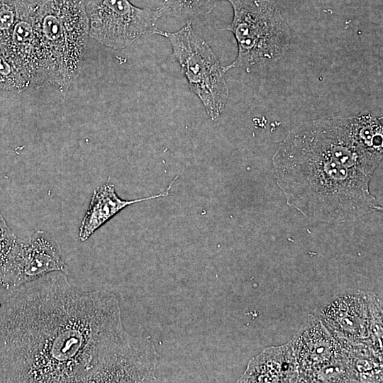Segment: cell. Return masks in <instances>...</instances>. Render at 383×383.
I'll return each instance as SVG.
<instances>
[{
	"label": "cell",
	"mask_w": 383,
	"mask_h": 383,
	"mask_svg": "<svg viewBox=\"0 0 383 383\" xmlns=\"http://www.w3.org/2000/svg\"><path fill=\"white\" fill-rule=\"evenodd\" d=\"M152 33L170 41L172 55L189 89L201 100L209 118L217 119L227 104L229 89L223 67L209 45L194 31L191 21L179 30L168 32L156 27Z\"/></svg>",
	"instance_id": "obj_5"
},
{
	"label": "cell",
	"mask_w": 383,
	"mask_h": 383,
	"mask_svg": "<svg viewBox=\"0 0 383 383\" xmlns=\"http://www.w3.org/2000/svg\"><path fill=\"white\" fill-rule=\"evenodd\" d=\"M17 239L0 213V266L6 260Z\"/></svg>",
	"instance_id": "obj_17"
},
{
	"label": "cell",
	"mask_w": 383,
	"mask_h": 383,
	"mask_svg": "<svg viewBox=\"0 0 383 383\" xmlns=\"http://www.w3.org/2000/svg\"><path fill=\"white\" fill-rule=\"evenodd\" d=\"M13 289L6 284L0 277V307Z\"/></svg>",
	"instance_id": "obj_18"
},
{
	"label": "cell",
	"mask_w": 383,
	"mask_h": 383,
	"mask_svg": "<svg viewBox=\"0 0 383 383\" xmlns=\"http://www.w3.org/2000/svg\"><path fill=\"white\" fill-rule=\"evenodd\" d=\"M89 36L113 49H123L152 33L161 18L157 9L140 8L129 0H84Z\"/></svg>",
	"instance_id": "obj_7"
},
{
	"label": "cell",
	"mask_w": 383,
	"mask_h": 383,
	"mask_svg": "<svg viewBox=\"0 0 383 383\" xmlns=\"http://www.w3.org/2000/svg\"><path fill=\"white\" fill-rule=\"evenodd\" d=\"M233 7L231 23L225 28L237 42L235 60L223 67L250 72L254 67L278 60L289 50L290 28L277 4L272 0H227Z\"/></svg>",
	"instance_id": "obj_4"
},
{
	"label": "cell",
	"mask_w": 383,
	"mask_h": 383,
	"mask_svg": "<svg viewBox=\"0 0 383 383\" xmlns=\"http://www.w3.org/2000/svg\"><path fill=\"white\" fill-rule=\"evenodd\" d=\"M383 130L369 112L309 121L272 157L288 205L313 221L351 222L382 210L370 181L383 155Z\"/></svg>",
	"instance_id": "obj_2"
},
{
	"label": "cell",
	"mask_w": 383,
	"mask_h": 383,
	"mask_svg": "<svg viewBox=\"0 0 383 383\" xmlns=\"http://www.w3.org/2000/svg\"><path fill=\"white\" fill-rule=\"evenodd\" d=\"M54 272L67 274V266L59 243L44 231H38L23 240L17 239L0 266L1 278L12 289Z\"/></svg>",
	"instance_id": "obj_8"
},
{
	"label": "cell",
	"mask_w": 383,
	"mask_h": 383,
	"mask_svg": "<svg viewBox=\"0 0 383 383\" xmlns=\"http://www.w3.org/2000/svg\"><path fill=\"white\" fill-rule=\"evenodd\" d=\"M36 87L55 85L53 72L39 36L33 2H28L0 51Z\"/></svg>",
	"instance_id": "obj_10"
},
{
	"label": "cell",
	"mask_w": 383,
	"mask_h": 383,
	"mask_svg": "<svg viewBox=\"0 0 383 383\" xmlns=\"http://www.w3.org/2000/svg\"><path fill=\"white\" fill-rule=\"evenodd\" d=\"M30 85L29 79L0 52V90L21 93Z\"/></svg>",
	"instance_id": "obj_15"
},
{
	"label": "cell",
	"mask_w": 383,
	"mask_h": 383,
	"mask_svg": "<svg viewBox=\"0 0 383 383\" xmlns=\"http://www.w3.org/2000/svg\"><path fill=\"white\" fill-rule=\"evenodd\" d=\"M38 32L55 78L67 90L80 74L89 21L84 0H35Z\"/></svg>",
	"instance_id": "obj_3"
},
{
	"label": "cell",
	"mask_w": 383,
	"mask_h": 383,
	"mask_svg": "<svg viewBox=\"0 0 383 383\" xmlns=\"http://www.w3.org/2000/svg\"><path fill=\"white\" fill-rule=\"evenodd\" d=\"M28 0H0V51L7 43L12 29Z\"/></svg>",
	"instance_id": "obj_16"
},
{
	"label": "cell",
	"mask_w": 383,
	"mask_h": 383,
	"mask_svg": "<svg viewBox=\"0 0 383 383\" xmlns=\"http://www.w3.org/2000/svg\"><path fill=\"white\" fill-rule=\"evenodd\" d=\"M130 337L113 292H82L67 274L49 273L0 307V382L91 383Z\"/></svg>",
	"instance_id": "obj_1"
},
{
	"label": "cell",
	"mask_w": 383,
	"mask_h": 383,
	"mask_svg": "<svg viewBox=\"0 0 383 383\" xmlns=\"http://www.w3.org/2000/svg\"><path fill=\"white\" fill-rule=\"evenodd\" d=\"M298 377V365L290 342L266 348L252 358L238 382H294Z\"/></svg>",
	"instance_id": "obj_12"
},
{
	"label": "cell",
	"mask_w": 383,
	"mask_h": 383,
	"mask_svg": "<svg viewBox=\"0 0 383 383\" xmlns=\"http://www.w3.org/2000/svg\"><path fill=\"white\" fill-rule=\"evenodd\" d=\"M177 176L167 189L159 194L143 199L125 200L116 193L114 185L109 180L94 190L89 208L82 221L79 229V238L86 241L101 226L113 217L125 207L144 201L167 196Z\"/></svg>",
	"instance_id": "obj_13"
},
{
	"label": "cell",
	"mask_w": 383,
	"mask_h": 383,
	"mask_svg": "<svg viewBox=\"0 0 383 383\" xmlns=\"http://www.w3.org/2000/svg\"><path fill=\"white\" fill-rule=\"evenodd\" d=\"M320 316L338 335L356 343L382 335V307L374 294L355 291L333 297Z\"/></svg>",
	"instance_id": "obj_9"
},
{
	"label": "cell",
	"mask_w": 383,
	"mask_h": 383,
	"mask_svg": "<svg viewBox=\"0 0 383 383\" xmlns=\"http://www.w3.org/2000/svg\"><path fill=\"white\" fill-rule=\"evenodd\" d=\"M158 354L149 338L131 336L96 373V382H153Z\"/></svg>",
	"instance_id": "obj_11"
},
{
	"label": "cell",
	"mask_w": 383,
	"mask_h": 383,
	"mask_svg": "<svg viewBox=\"0 0 383 383\" xmlns=\"http://www.w3.org/2000/svg\"><path fill=\"white\" fill-rule=\"evenodd\" d=\"M298 382H351L349 357L340 338L330 334L320 318L310 316L307 324L292 340Z\"/></svg>",
	"instance_id": "obj_6"
},
{
	"label": "cell",
	"mask_w": 383,
	"mask_h": 383,
	"mask_svg": "<svg viewBox=\"0 0 383 383\" xmlns=\"http://www.w3.org/2000/svg\"><path fill=\"white\" fill-rule=\"evenodd\" d=\"M223 0H163L157 9L161 18L175 17L192 19L210 13L218 3Z\"/></svg>",
	"instance_id": "obj_14"
}]
</instances>
